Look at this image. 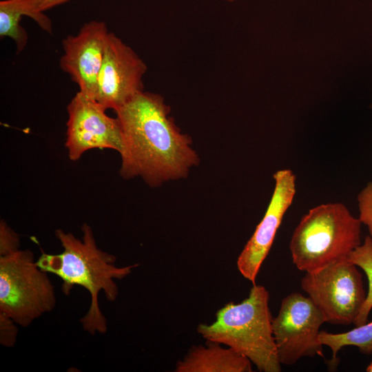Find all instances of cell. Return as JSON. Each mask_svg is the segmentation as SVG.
<instances>
[{
	"mask_svg": "<svg viewBox=\"0 0 372 372\" xmlns=\"http://www.w3.org/2000/svg\"><path fill=\"white\" fill-rule=\"evenodd\" d=\"M371 108L372 109V102H371Z\"/></svg>",
	"mask_w": 372,
	"mask_h": 372,
	"instance_id": "obj_22",
	"label": "cell"
},
{
	"mask_svg": "<svg viewBox=\"0 0 372 372\" xmlns=\"http://www.w3.org/2000/svg\"><path fill=\"white\" fill-rule=\"evenodd\" d=\"M67 110L65 146L70 160L78 161L93 149H111L121 153L123 138L119 121L109 116L104 106L79 91Z\"/></svg>",
	"mask_w": 372,
	"mask_h": 372,
	"instance_id": "obj_8",
	"label": "cell"
},
{
	"mask_svg": "<svg viewBox=\"0 0 372 372\" xmlns=\"http://www.w3.org/2000/svg\"><path fill=\"white\" fill-rule=\"evenodd\" d=\"M109 34L105 22L93 20L85 23L76 35H68L62 41L61 70L70 75L79 92L92 99Z\"/></svg>",
	"mask_w": 372,
	"mask_h": 372,
	"instance_id": "obj_11",
	"label": "cell"
},
{
	"mask_svg": "<svg viewBox=\"0 0 372 372\" xmlns=\"http://www.w3.org/2000/svg\"><path fill=\"white\" fill-rule=\"evenodd\" d=\"M341 203L321 204L304 214L289 243L292 261L302 271L313 272L347 260L361 244V225Z\"/></svg>",
	"mask_w": 372,
	"mask_h": 372,
	"instance_id": "obj_4",
	"label": "cell"
},
{
	"mask_svg": "<svg viewBox=\"0 0 372 372\" xmlns=\"http://www.w3.org/2000/svg\"><path fill=\"white\" fill-rule=\"evenodd\" d=\"M19 236L1 219L0 221V256L12 254L19 249Z\"/></svg>",
	"mask_w": 372,
	"mask_h": 372,
	"instance_id": "obj_18",
	"label": "cell"
},
{
	"mask_svg": "<svg viewBox=\"0 0 372 372\" xmlns=\"http://www.w3.org/2000/svg\"><path fill=\"white\" fill-rule=\"evenodd\" d=\"M17 323L9 316L0 312V343L6 347H12L17 335Z\"/></svg>",
	"mask_w": 372,
	"mask_h": 372,
	"instance_id": "obj_19",
	"label": "cell"
},
{
	"mask_svg": "<svg viewBox=\"0 0 372 372\" xmlns=\"http://www.w3.org/2000/svg\"><path fill=\"white\" fill-rule=\"evenodd\" d=\"M366 371L367 372H372V362L368 365V366L366 367Z\"/></svg>",
	"mask_w": 372,
	"mask_h": 372,
	"instance_id": "obj_20",
	"label": "cell"
},
{
	"mask_svg": "<svg viewBox=\"0 0 372 372\" xmlns=\"http://www.w3.org/2000/svg\"><path fill=\"white\" fill-rule=\"evenodd\" d=\"M193 346L176 364V372H251V361L231 348L207 341Z\"/></svg>",
	"mask_w": 372,
	"mask_h": 372,
	"instance_id": "obj_12",
	"label": "cell"
},
{
	"mask_svg": "<svg viewBox=\"0 0 372 372\" xmlns=\"http://www.w3.org/2000/svg\"><path fill=\"white\" fill-rule=\"evenodd\" d=\"M324 318L309 297L294 292L285 297L272 331L280 364L293 365L304 357H323L319 339Z\"/></svg>",
	"mask_w": 372,
	"mask_h": 372,
	"instance_id": "obj_7",
	"label": "cell"
},
{
	"mask_svg": "<svg viewBox=\"0 0 372 372\" xmlns=\"http://www.w3.org/2000/svg\"><path fill=\"white\" fill-rule=\"evenodd\" d=\"M319 339L323 345L329 347L332 351L329 369L335 368L338 364L337 354L344 347L354 346L361 353L372 355V321L342 333L320 331Z\"/></svg>",
	"mask_w": 372,
	"mask_h": 372,
	"instance_id": "obj_13",
	"label": "cell"
},
{
	"mask_svg": "<svg viewBox=\"0 0 372 372\" xmlns=\"http://www.w3.org/2000/svg\"><path fill=\"white\" fill-rule=\"evenodd\" d=\"M56 302L48 272L37 265L30 250L0 256V312L26 327L52 311Z\"/></svg>",
	"mask_w": 372,
	"mask_h": 372,
	"instance_id": "obj_5",
	"label": "cell"
},
{
	"mask_svg": "<svg viewBox=\"0 0 372 372\" xmlns=\"http://www.w3.org/2000/svg\"><path fill=\"white\" fill-rule=\"evenodd\" d=\"M227 1H229V2H233L235 0H226Z\"/></svg>",
	"mask_w": 372,
	"mask_h": 372,
	"instance_id": "obj_21",
	"label": "cell"
},
{
	"mask_svg": "<svg viewBox=\"0 0 372 372\" xmlns=\"http://www.w3.org/2000/svg\"><path fill=\"white\" fill-rule=\"evenodd\" d=\"M81 230V240L72 233L56 229L55 236L63 251L59 254L42 253L36 262L43 271L62 280L63 293L69 294L75 285L83 287L89 292L90 307L80 321L83 329L90 334L105 333L107 330V320L99 306V294L103 291L107 300L114 301L118 294L115 280L130 275L138 264L116 266L115 256L98 247L92 227L84 223Z\"/></svg>",
	"mask_w": 372,
	"mask_h": 372,
	"instance_id": "obj_2",
	"label": "cell"
},
{
	"mask_svg": "<svg viewBox=\"0 0 372 372\" xmlns=\"http://www.w3.org/2000/svg\"><path fill=\"white\" fill-rule=\"evenodd\" d=\"M24 13L15 0L0 1V36L12 39L17 52H21L28 42V34L20 21Z\"/></svg>",
	"mask_w": 372,
	"mask_h": 372,
	"instance_id": "obj_14",
	"label": "cell"
},
{
	"mask_svg": "<svg viewBox=\"0 0 372 372\" xmlns=\"http://www.w3.org/2000/svg\"><path fill=\"white\" fill-rule=\"evenodd\" d=\"M269 300L267 289L253 285L246 299L228 302L217 311L213 323L200 324L197 331L206 341L245 356L260 372H280Z\"/></svg>",
	"mask_w": 372,
	"mask_h": 372,
	"instance_id": "obj_3",
	"label": "cell"
},
{
	"mask_svg": "<svg viewBox=\"0 0 372 372\" xmlns=\"http://www.w3.org/2000/svg\"><path fill=\"white\" fill-rule=\"evenodd\" d=\"M147 65L119 37L110 32L94 100L114 111L144 91Z\"/></svg>",
	"mask_w": 372,
	"mask_h": 372,
	"instance_id": "obj_9",
	"label": "cell"
},
{
	"mask_svg": "<svg viewBox=\"0 0 372 372\" xmlns=\"http://www.w3.org/2000/svg\"><path fill=\"white\" fill-rule=\"evenodd\" d=\"M69 0H15L24 15L32 18L45 32L52 33V24L50 18L43 14L46 10L63 4Z\"/></svg>",
	"mask_w": 372,
	"mask_h": 372,
	"instance_id": "obj_16",
	"label": "cell"
},
{
	"mask_svg": "<svg viewBox=\"0 0 372 372\" xmlns=\"http://www.w3.org/2000/svg\"><path fill=\"white\" fill-rule=\"evenodd\" d=\"M273 177L275 186L267 211L237 260L238 271L253 285L296 192V177L291 169L278 170Z\"/></svg>",
	"mask_w": 372,
	"mask_h": 372,
	"instance_id": "obj_10",
	"label": "cell"
},
{
	"mask_svg": "<svg viewBox=\"0 0 372 372\" xmlns=\"http://www.w3.org/2000/svg\"><path fill=\"white\" fill-rule=\"evenodd\" d=\"M300 284L325 322L333 324H353L366 296L362 273L348 260L307 272Z\"/></svg>",
	"mask_w": 372,
	"mask_h": 372,
	"instance_id": "obj_6",
	"label": "cell"
},
{
	"mask_svg": "<svg viewBox=\"0 0 372 372\" xmlns=\"http://www.w3.org/2000/svg\"><path fill=\"white\" fill-rule=\"evenodd\" d=\"M358 218L368 229L372 239V181H369L357 196Z\"/></svg>",
	"mask_w": 372,
	"mask_h": 372,
	"instance_id": "obj_17",
	"label": "cell"
},
{
	"mask_svg": "<svg viewBox=\"0 0 372 372\" xmlns=\"http://www.w3.org/2000/svg\"><path fill=\"white\" fill-rule=\"evenodd\" d=\"M347 260L360 267L365 273L369 283L365 301L353 323L358 327L367 322L372 309V239L370 236H366L363 243L349 254Z\"/></svg>",
	"mask_w": 372,
	"mask_h": 372,
	"instance_id": "obj_15",
	"label": "cell"
},
{
	"mask_svg": "<svg viewBox=\"0 0 372 372\" xmlns=\"http://www.w3.org/2000/svg\"><path fill=\"white\" fill-rule=\"evenodd\" d=\"M123 138L120 174L151 187L185 177L198 163L192 140L181 133L160 94L143 91L116 110Z\"/></svg>",
	"mask_w": 372,
	"mask_h": 372,
	"instance_id": "obj_1",
	"label": "cell"
}]
</instances>
